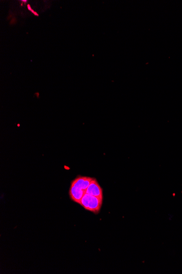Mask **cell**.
Wrapping results in <instances>:
<instances>
[{"label": "cell", "instance_id": "cell-1", "mask_svg": "<svg viewBox=\"0 0 182 274\" xmlns=\"http://www.w3.org/2000/svg\"><path fill=\"white\" fill-rule=\"evenodd\" d=\"M103 199L85 193L80 205L86 210L98 214L103 204Z\"/></svg>", "mask_w": 182, "mask_h": 274}, {"label": "cell", "instance_id": "cell-2", "mask_svg": "<svg viewBox=\"0 0 182 274\" xmlns=\"http://www.w3.org/2000/svg\"><path fill=\"white\" fill-rule=\"evenodd\" d=\"M93 179L94 178L90 177L79 176L72 181L71 185L81 189L86 190Z\"/></svg>", "mask_w": 182, "mask_h": 274}, {"label": "cell", "instance_id": "cell-3", "mask_svg": "<svg viewBox=\"0 0 182 274\" xmlns=\"http://www.w3.org/2000/svg\"><path fill=\"white\" fill-rule=\"evenodd\" d=\"M86 193L92 196L103 199V191L96 179H94L86 190Z\"/></svg>", "mask_w": 182, "mask_h": 274}, {"label": "cell", "instance_id": "cell-4", "mask_svg": "<svg viewBox=\"0 0 182 274\" xmlns=\"http://www.w3.org/2000/svg\"><path fill=\"white\" fill-rule=\"evenodd\" d=\"M85 193L86 190L81 189L71 185L69 191V195L73 202L80 204L81 201H82Z\"/></svg>", "mask_w": 182, "mask_h": 274}]
</instances>
